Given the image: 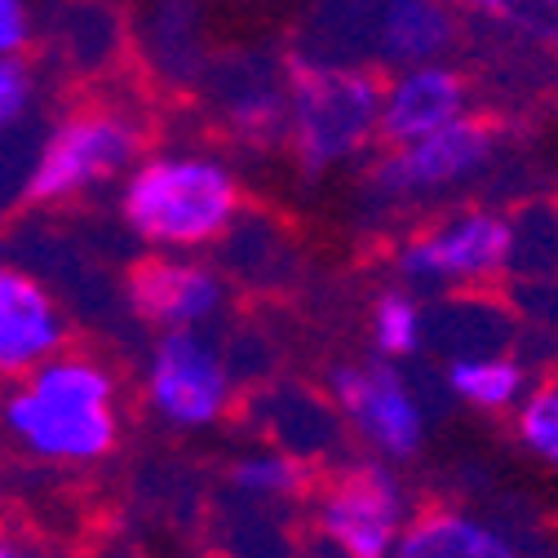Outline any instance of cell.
I'll return each mask as SVG.
<instances>
[{
    "instance_id": "1",
    "label": "cell",
    "mask_w": 558,
    "mask_h": 558,
    "mask_svg": "<svg viewBox=\"0 0 558 558\" xmlns=\"http://www.w3.org/2000/svg\"><path fill=\"white\" fill-rule=\"evenodd\" d=\"M5 430L23 452L53 465L102 461L120 435L116 377L89 355L58 351L5 395Z\"/></svg>"
},
{
    "instance_id": "2",
    "label": "cell",
    "mask_w": 558,
    "mask_h": 558,
    "mask_svg": "<svg viewBox=\"0 0 558 558\" xmlns=\"http://www.w3.org/2000/svg\"><path fill=\"white\" fill-rule=\"evenodd\" d=\"M120 218L151 248L191 253L231 231L240 218V182L204 151L143 156L120 182Z\"/></svg>"
},
{
    "instance_id": "3",
    "label": "cell",
    "mask_w": 558,
    "mask_h": 558,
    "mask_svg": "<svg viewBox=\"0 0 558 558\" xmlns=\"http://www.w3.org/2000/svg\"><path fill=\"white\" fill-rule=\"evenodd\" d=\"M381 76L360 62H298L284 129L306 173H324L381 137Z\"/></svg>"
},
{
    "instance_id": "4",
    "label": "cell",
    "mask_w": 558,
    "mask_h": 558,
    "mask_svg": "<svg viewBox=\"0 0 558 558\" xmlns=\"http://www.w3.org/2000/svg\"><path fill=\"white\" fill-rule=\"evenodd\" d=\"M143 124L120 107H81L62 116L45 143L36 147L23 195L32 204H66L98 186L124 182V173L143 160Z\"/></svg>"
},
{
    "instance_id": "5",
    "label": "cell",
    "mask_w": 558,
    "mask_h": 558,
    "mask_svg": "<svg viewBox=\"0 0 558 558\" xmlns=\"http://www.w3.org/2000/svg\"><path fill=\"white\" fill-rule=\"evenodd\" d=\"M147 395L169 426L199 430L222 416L231 399V373L195 328H169L147 368Z\"/></svg>"
},
{
    "instance_id": "6",
    "label": "cell",
    "mask_w": 558,
    "mask_h": 558,
    "mask_svg": "<svg viewBox=\"0 0 558 558\" xmlns=\"http://www.w3.org/2000/svg\"><path fill=\"white\" fill-rule=\"evenodd\" d=\"M497 151V129L478 120V116H461L416 143L395 147L381 165H377V186L386 195H422V191H444L457 186L465 178H474Z\"/></svg>"
},
{
    "instance_id": "7",
    "label": "cell",
    "mask_w": 558,
    "mask_h": 558,
    "mask_svg": "<svg viewBox=\"0 0 558 558\" xmlns=\"http://www.w3.org/2000/svg\"><path fill=\"white\" fill-rule=\"evenodd\" d=\"M514 248V227L497 214H457L439 222L430 235L412 240L399 257L403 275L412 279H487L510 262Z\"/></svg>"
},
{
    "instance_id": "8",
    "label": "cell",
    "mask_w": 558,
    "mask_h": 558,
    "mask_svg": "<svg viewBox=\"0 0 558 558\" xmlns=\"http://www.w3.org/2000/svg\"><path fill=\"white\" fill-rule=\"evenodd\" d=\"M470 111V85L452 62H412L395 66V76L381 85V137L390 147L416 143Z\"/></svg>"
},
{
    "instance_id": "9",
    "label": "cell",
    "mask_w": 558,
    "mask_h": 558,
    "mask_svg": "<svg viewBox=\"0 0 558 558\" xmlns=\"http://www.w3.org/2000/svg\"><path fill=\"white\" fill-rule=\"evenodd\" d=\"M319 532L345 558H390L399 532V487L381 470L345 474L319 501Z\"/></svg>"
},
{
    "instance_id": "10",
    "label": "cell",
    "mask_w": 558,
    "mask_h": 558,
    "mask_svg": "<svg viewBox=\"0 0 558 558\" xmlns=\"http://www.w3.org/2000/svg\"><path fill=\"white\" fill-rule=\"evenodd\" d=\"M337 386V399L345 408V416L355 422V430L390 452V457H412L422 448V435H426V416L416 408V399L408 395L403 377L395 368H341L332 377Z\"/></svg>"
},
{
    "instance_id": "11",
    "label": "cell",
    "mask_w": 558,
    "mask_h": 558,
    "mask_svg": "<svg viewBox=\"0 0 558 558\" xmlns=\"http://www.w3.org/2000/svg\"><path fill=\"white\" fill-rule=\"evenodd\" d=\"M66 345L62 306L40 279L0 266V377H23Z\"/></svg>"
},
{
    "instance_id": "12",
    "label": "cell",
    "mask_w": 558,
    "mask_h": 558,
    "mask_svg": "<svg viewBox=\"0 0 558 558\" xmlns=\"http://www.w3.org/2000/svg\"><path fill=\"white\" fill-rule=\"evenodd\" d=\"M133 311L156 328H199L222 306V279L186 257H151L129 279Z\"/></svg>"
},
{
    "instance_id": "13",
    "label": "cell",
    "mask_w": 558,
    "mask_h": 558,
    "mask_svg": "<svg viewBox=\"0 0 558 558\" xmlns=\"http://www.w3.org/2000/svg\"><path fill=\"white\" fill-rule=\"evenodd\" d=\"M457 40L452 0H381L373 23V49L390 66L435 62Z\"/></svg>"
},
{
    "instance_id": "14",
    "label": "cell",
    "mask_w": 558,
    "mask_h": 558,
    "mask_svg": "<svg viewBox=\"0 0 558 558\" xmlns=\"http://www.w3.org/2000/svg\"><path fill=\"white\" fill-rule=\"evenodd\" d=\"M390 558H519V554L506 536L465 514H426L395 541Z\"/></svg>"
},
{
    "instance_id": "15",
    "label": "cell",
    "mask_w": 558,
    "mask_h": 558,
    "mask_svg": "<svg viewBox=\"0 0 558 558\" xmlns=\"http://www.w3.org/2000/svg\"><path fill=\"white\" fill-rule=\"evenodd\" d=\"M448 386L461 395V399H470V403H478V408H506L514 395H519V386H523V373L510 364V360H457L452 368H448Z\"/></svg>"
},
{
    "instance_id": "16",
    "label": "cell",
    "mask_w": 558,
    "mask_h": 558,
    "mask_svg": "<svg viewBox=\"0 0 558 558\" xmlns=\"http://www.w3.org/2000/svg\"><path fill=\"white\" fill-rule=\"evenodd\" d=\"M373 332H377V345L386 355H408V351L422 345V311H416L408 298H399V293H386L377 302Z\"/></svg>"
},
{
    "instance_id": "17",
    "label": "cell",
    "mask_w": 558,
    "mask_h": 558,
    "mask_svg": "<svg viewBox=\"0 0 558 558\" xmlns=\"http://www.w3.org/2000/svg\"><path fill=\"white\" fill-rule=\"evenodd\" d=\"M519 430H523V439H527L532 452H541L545 461L558 465V377L545 381V386L523 403Z\"/></svg>"
},
{
    "instance_id": "18",
    "label": "cell",
    "mask_w": 558,
    "mask_h": 558,
    "mask_svg": "<svg viewBox=\"0 0 558 558\" xmlns=\"http://www.w3.org/2000/svg\"><path fill=\"white\" fill-rule=\"evenodd\" d=\"M235 487L248 497H284L293 487H302V470L289 457H253L235 465Z\"/></svg>"
},
{
    "instance_id": "19",
    "label": "cell",
    "mask_w": 558,
    "mask_h": 558,
    "mask_svg": "<svg viewBox=\"0 0 558 558\" xmlns=\"http://www.w3.org/2000/svg\"><path fill=\"white\" fill-rule=\"evenodd\" d=\"M36 102V72L27 58H0V137H5Z\"/></svg>"
},
{
    "instance_id": "20",
    "label": "cell",
    "mask_w": 558,
    "mask_h": 558,
    "mask_svg": "<svg viewBox=\"0 0 558 558\" xmlns=\"http://www.w3.org/2000/svg\"><path fill=\"white\" fill-rule=\"evenodd\" d=\"M32 45H36L32 0H0V58H27Z\"/></svg>"
},
{
    "instance_id": "21",
    "label": "cell",
    "mask_w": 558,
    "mask_h": 558,
    "mask_svg": "<svg viewBox=\"0 0 558 558\" xmlns=\"http://www.w3.org/2000/svg\"><path fill=\"white\" fill-rule=\"evenodd\" d=\"M452 5H461L470 14H483V19H501V23H519V27L541 32L532 0H452Z\"/></svg>"
},
{
    "instance_id": "22",
    "label": "cell",
    "mask_w": 558,
    "mask_h": 558,
    "mask_svg": "<svg viewBox=\"0 0 558 558\" xmlns=\"http://www.w3.org/2000/svg\"><path fill=\"white\" fill-rule=\"evenodd\" d=\"M532 10H536L541 32H549V36H554V23H558V0H532Z\"/></svg>"
},
{
    "instance_id": "23",
    "label": "cell",
    "mask_w": 558,
    "mask_h": 558,
    "mask_svg": "<svg viewBox=\"0 0 558 558\" xmlns=\"http://www.w3.org/2000/svg\"><path fill=\"white\" fill-rule=\"evenodd\" d=\"M0 558H32V554H27L19 541H10L5 532H0Z\"/></svg>"
},
{
    "instance_id": "24",
    "label": "cell",
    "mask_w": 558,
    "mask_h": 558,
    "mask_svg": "<svg viewBox=\"0 0 558 558\" xmlns=\"http://www.w3.org/2000/svg\"><path fill=\"white\" fill-rule=\"evenodd\" d=\"M549 40H554V45H558V23H554V36H549Z\"/></svg>"
}]
</instances>
